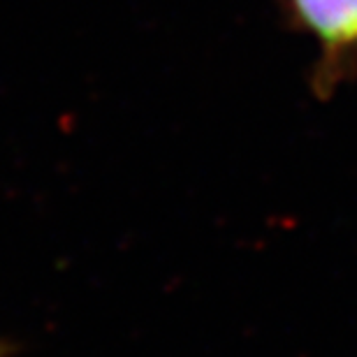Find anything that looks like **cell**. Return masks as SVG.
Segmentation results:
<instances>
[{
    "mask_svg": "<svg viewBox=\"0 0 357 357\" xmlns=\"http://www.w3.org/2000/svg\"><path fill=\"white\" fill-rule=\"evenodd\" d=\"M278 12L295 33L316 47L311 86L332 96L357 75V0H276Z\"/></svg>",
    "mask_w": 357,
    "mask_h": 357,
    "instance_id": "1",
    "label": "cell"
}]
</instances>
